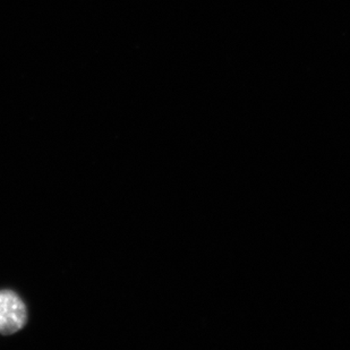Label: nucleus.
I'll use <instances>...</instances> for the list:
<instances>
[{"label": "nucleus", "instance_id": "obj_1", "mask_svg": "<svg viewBox=\"0 0 350 350\" xmlns=\"http://www.w3.org/2000/svg\"><path fill=\"white\" fill-rule=\"evenodd\" d=\"M27 321V305L12 291H0V334L10 336L22 330Z\"/></svg>", "mask_w": 350, "mask_h": 350}]
</instances>
